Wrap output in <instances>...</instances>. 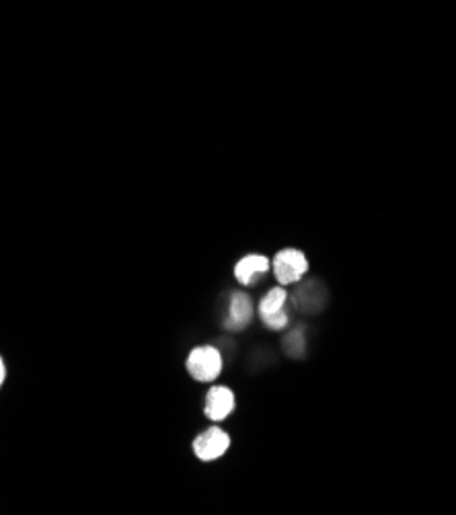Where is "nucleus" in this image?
<instances>
[{
  "mask_svg": "<svg viewBox=\"0 0 456 515\" xmlns=\"http://www.w3.org/2000/svg\"><path fill=\"white\" fill-rule=\"evenodd\" d=\"M222 355L216 347L212 345H200L194 347L187 355V362L185 368L194 380L198 382H212L222 374Z\"/></svg>",
  "mask_w": 456,
  "mask_h": 515,
  "instance_id": "f257e3e1",
  "label": "nucleus"
},
{
  "mask_svg": "<svg viewBox=\"0 0 456 515\" xmlns=\"http://www.w3.org/2000/svg\"><path fill=\"white\" fill-rule=\"evenodd\" d=\"M272 269L282 286H292L300 282V277L309 271V259L298 249H284L274 257Z\"/></svg>",
  "mask_w": 456,
  "mask_h": 515,
  "instance_id": "f03ea898",
  "label": "nucleus"
},
{
  "mask_svg": "<svg viewBox=\"0 0 456 515\" xmlns=\"http://www.w3.org/2000/svg\"><path fill=\"white\" fill-rule=\"evenodd\" d=\"M228 446H231V435L222 427H210L194 440V454L202 462H214L228 452Z\"/></svg>",
  "mask_w": 456,
  "mask_h": 515,
  "instance_id": "7ed1b4c3",
  "label": "nucleus"
},
{
  "mask_svg": "<svg viewBox=\"0 0 456 515\" xmlns=\"http://www.w3.org/2000/svg\"><path fill=\"white\" fill-rule=\"evenodd\" d=\"M235 409V392L228 386H212L206 394V405H204V415L214 421L220 423L224 419H228V415L233 413Z\"/></svg>",
  "mask_w": 456,
  "mask_h": 515,
  "instance_id": "20e7f679",
  "label": "nucleus"
},
{
  "mask_svg": "<svg viewBox=\"0 0 456 515\" xmlns=\"http://www.w3.org/2000/svg\"><path fill=\"white\" fill-rule=\"evenodd\" d=\"M272 267V261L265 257V255H247L243 257L237 265H235V277L237 282L243 286H251L255 282V277L268 273Z\"/></svg>",
  "mask_w": 456,
  "mask_h": 515,
  "instance_id": "39448f33",
  "label": "nucleus"
},
{
  "mask_svg": "<svg viewBox=\"0 0 456 515\" xmlns=\"http://www.w3.org/2000/svg\"><path fill=\"white\" fill-rule=\"evenodd\" d=\"M251 316H253V304L251 298L247 294H233L231 300V310H228V319H226V329L231 331H241L245 325L251 323Z\"/></svg>",
  "mask_w": 456,
  "mask_h": 515,
  "instance_id": "423d86ee",
  "label": "nucleus"
},
{
  "mask_svg": "<svg viewBox=\"0 0 456 515\" xmlns=\"http://www.w3.org/2000/svg\"><path fill=\"white\" fill-rule=\"evenodd\" d=\"M286 290L280 286L272 288L268 294H265L259 302V316H265V314H274V312H280L284 310V304H286Z\"/></svg>",
  "mask_w": 456,
  "mask_h": 515,
  "instance_id": "0eeeda50",
  "label": "nucleus"
},
{
  "mask_svg": "<svg viewBox=\"0 0 456 515\" xmlns=\"http://www.w3.org/2000/svg\"><path fill=\"white\" fill-rule=\"evenodd\" d=\"M261 321H263V325L268 327V329L280 331V329H284V327L288 325V314H286L284 310H280V312H274V314L261 316Z\"/></svg>",
  "mask_w": 456,
  "mask_h": 515,
  "instance_id": "6e6552de",
  "label": "nucleus"
},
{
  "mask_svg": "<svg viewBox=\"0 0 456 515\" xmlns=\"http://www.w3.org/2000/svg\"><path fill=\"white\" fill-rule=\"evenodd\" d=\"M5 382H7V364L3 355H0V388L5 386Z\"/></svg>",
  "mask_w": 456,
  "mask_h": 515,
  "instance_id": "1a4fd4ad",
  "label": "nucleus"
}]
</instances>
